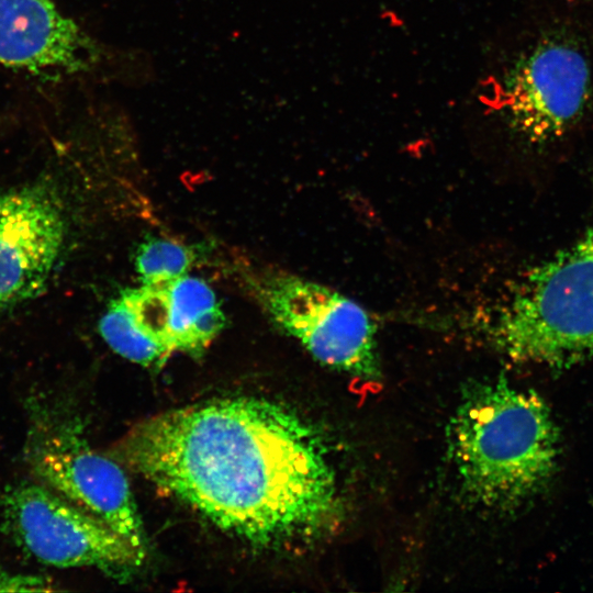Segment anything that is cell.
I'll use <instances>...</instances> for the list:
<instances>
[{
  "label": "cell",
  "instance_id": "obj_6",
  "mask_svg": "<svg viewBox=\"0 0 593 593\" xmlns=\"http://www.w3.org/2000/svg\"><path fill=\"white\" fill-rule=\"evenodd\" d=\"M0 504L4 532L44 564L124 577L145 558L107 524L36 481L7 488Z\"/></svg>",
  "mask_w": 593,
  "mask_h": 593
},
{
  "label": "cell",
  "instance_id": "obj_9",
  "mask_svg": "<svg viewBox=\"0 0 593 593\" xmlns=\"http://www.w3.org/2000/svg\"><path fill=\"white\" fill-rule=\"evenodd\" d=\"M98 44L53 0H0V66L59 77L97 65Z\"/></svg>",
  "mask_w": 593,
  "mask_h": 593
},
{
  "label": "cell",
  "instance_id": "obj_3",
  "mask_svg": "<svg viewBox=\"0 0 593 593\" xmlns=\"http://www.w3.org/2000/svg\"><path fill=\"white\" fill-rule=\"evenodd\" d=\"M484 331L516 362L564 369L593 357V225L513 286Z\"/></svg>",
  "mask_w": 593,
  "mask_h": 593
},
{
  "label": "cell",
  "instance_id": "obj_10",
  "mask_svg": "<svg viewBox=\"0 0 593 593\" xmlns=\"http://www.w3.org/2000/svg\"><path fill=\"white\" fill-rule=\"evenodd\" d=\"M122 296L136 327L170 355L201 353L226 322L212 288L188 275L126 289Z\"/></svg>",
  "mask_w": 593,
  "mask_h": 593
},
{
  "label": "cell",
  "instance_id": "obj_2",
  "mask_svg": "<svg viewBox=\"0 0 593 593\" xmlns=\"http://www.w3.org/2000/svg\"><path fill=\"white\" fill-rule=\"evenodd\" d=\"M448 452L468 499L512 510L551 480L559 433L537 393L500 376L465 390L448 426Z\"/></svg>",
  "mask_w": 593,
  "mask_h": 593
},
{
  "label": "cell",
  "instance_id": "obj_12",
  "mask_svg": "<svg viewBox=\"0 0 593 593\" xmlns=\"http://www.w3.org/2000/svg\"><path fill=\"white\" fill-rule=\"evenodd\" d=\"M45 579L34 575L14 574L0 570V592L52 591Z\"/></svg>",
  "mask_w": 593,
  "mask_h": 593
},
{
  "label": "cell",
  "instance_id": "obj_8",
  "mask_svg": "<svg viewBox=\"0 0 593 593\" xmlns=\"http://www.w3.org/2000/svg\"><path fill=\"white\" fill-rule=\"evenodd\" d=\"M590 67L567 43L537 46L514 68L501 92L513 125L533 142L561 136L581 115L589 97Z\"/></svg>",
  "mask_w": 593,
  "mask_h": 593
},
{
  "label": "cell",
  "instance_id": "obj_1",
  "mask_svg": "<svg viewBox=\"0 0 593 593\" xmlns=\"http://www.w3.org/2000/svg\"><path fill=\"white\" fill-rule=\"evenodd\" d=\"M105 454L255 545L315 539L342 515L321 437L294 411L264 399L159 413Z\"/></svg>",
  "mask_w": 593,
  "mask_h": 593
},
{
  "label": "cell",
  "instance_id": "obj_11",
  "mask_svg": "<svg viewBox=\"0 0 593 593\" xmlns=\"http://www.w3.org/2000/svg\"><path fill=\"white\" fill-rule=\"evenodd\" d=\"M193 259L183 244L152 236L138 246L134 264L142 284H154L186 276Z\"/></svg>",
  "mask_w": 593,
  "mask_h": 593
},
{
  "label": "cell",
  "instance_id": "obj_4",
  "mask_svg": "<svg viewBox=\"0 0 593 593\" xmlns=\"http://www.w3.org/2000/svg\"><path fill=\"white\" fill-rule=\"evenodd\" d=\"M23 456L36 482L146 555L145 530L123 467L92 448L69 401L36 395L27 400Z\"/></svg>",
  "mask_w": 593,
  "mask_h": 593
},
{
  "label": "cell",
  "instance_id": "obj_7",
  "mask_svg": "<svg viewBox=\"0 0 593 593\" xmlns=\"http://www.w3.org/2000/svg\"><path fill=\"white\" fill-rule=\"evenodd\" d=\"M66 236L64 206L52 187L32 183L0 194V310L44 289Z\"/></svg>",
  "mask_w": 593,
  "mask_h": 593
},
{
  "label": "cell",
  "instance_id": "obj_5",
  "mask_svg": "<svg viewBox=\"0 0 593 593\" xmlns=\"http://www.w3.org/2000/svg\"><path fill=\"white\" fill-rule=\"evenodd\" d=\"M235 270L265 314L316 360L361 379L380 378L377 326L357 302L272 266L237 260Z\"/></svg>",
  "mask_w": 593,
  "mask_h": 593
}]
</instances>
